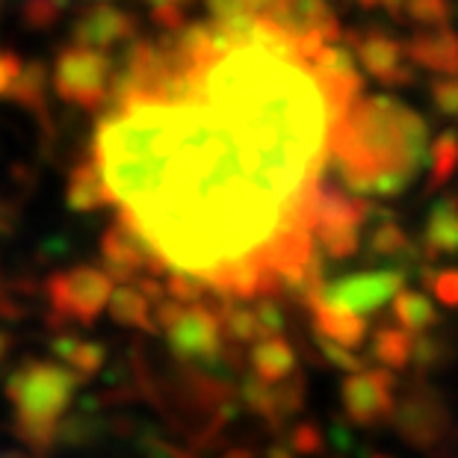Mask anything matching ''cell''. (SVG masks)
Returning a JSON list of instances; mask_svg holds the SVG:
<instances>
[{
    "label": "cell",
    "mask_w": 458,
    "mask_h": 458,
    "mask_svg": "<svg viewBox=\"0 0 458 458\" xmlns=\"http://www.w3.org/2000/svg\"><path fill=\"white\" fill-rule=\"evenodd\" d=\"M86 157L115 219L172 276L233 301L319 278L310 216L323 174L204 98L165 45L131 47Z\"/></svg>",
    "instance_id": "obj_1"
},
{
    "label": "cell",
    "mask_w": 458,
    "mask_h": 458,
    "mask_svg": "<svg viewBox=\"0 0 458 458\" xmlns=\"http://www.w3.org/2000/svg\"><path fill=\"white\" fill-rule=\"evenodd\" d=\"M428 154L426 122L385 95L355 101L337 124L331 157L355 192L399 196L420 174Z\"/></svg>",
    "instance_id": "obj_2"
},
{
    "label": "cell",
    "mask_w": 458,
    "mask_h": 458,
    "mask_svg": "<svg viewBox=\"0 0 458 458\" xmlns=\"http://www.w3.org/2000/svg\"><path fill=\"white\" fill-rule=\"evenodd\" d=\"M154 394H157L160 411L178 420L192 441H208L210 435L219 432L228 417L231 391L216 376L204 373L199 367L181 364V369H174V376H169L165 382L157 378Z\"/></svg>",
    "instance_id": "obj_3"
},
{
    "label": "cell",
    "mask_w": 458,
    "mask_h": 458,
    "mask_svg": "<svg viewBox=\"0 0 458 458\" xmlns=\"http://www.w3.org/2000/svg\"><path fill=\"white\" fill-rule=\"evenodd\" d=\"M154 326L183 367H219L231 355L222 314L213 305H181L163 299L154 308Z\"/></svg>",
    "instance_id": "obj_4"
},
{
    "label": "cell",
    "mask_w": 458,
    "mask_h": 458,
    "mask_svg": "<svg viewBox=\"0 0 458 458\" xmlns=\"http://www.w3.org/2000/svg\"><path fill=\"white\" fill-rule=\"evenodd\" d=\"M68 399H72V378L63 367L33 364L15 378V403L27 441L36 446L54 441L56 420L68 408Z\"/></svg>",
    "instance_id": "obj_5"
},
{
    "label": "cell",
    "mask_w": 458,
    "mask_h": 458,
    "mask_svg": "<svg viewBox=\"0 0 458 458\" xmlns=\"http://www.w3.org/2000/svg\"><path fill=\"white\" fill-rule=\"evenodd\" d=\"M394 423L399 437L414 450H435L450 441L453 432L450 405L426 382H411L405 387L403 399L396 403Z\"/></svg>",
    "instance_id": "obj_6"
},
{
    "label": "cell",
    "mask_w": 458,
    "mask_h": 458,
    "mask_svg": "<svg viewBox=\"0 0 458 458\" xmlns=\"http://www.w3.org/2000/svg\"><path fill=\"white\" fill-rule=\"evenodd\" d=\"M113 81H115L113 63L104 51L72 45L56 60V72H54L56 92L65 101L86 106V110H98V106L110 104Z\"/></svg>",
    "instance_id": "obj_7"
},
{
    "label": "cell",
    "mask_w": 458,
    "mask_h": 458,
    "mask_svg": "<svg viewBox=\"0 0 458 458\" xmlns=\"http://www.w3.org/2000/svg\"><path fill=\"white\" fill-rule=\"evenodd\" d=\"M367 219V204L349 199L346 192L335 187H323L314 201L310 216V233L328 258L344 260L352 258L360 242V228Z\"/></svg>",
    "instance_id": "obj_8"
},
{
    "label": "cell",
    "mask_w": 458,
    "mask_h": 458,
    "mask_svg": "<svg viewBox=\"0 0 458 458\" xmlns=\"http://www.w3.org/2000/svg\"><path fill=\"white\" fill-rule=\"evenodd\" d=\"M405 290V269H367L352 272V276L337 278L335 284H326L319 301L344 314L360 317L373 314V310L385 308L387 301L394 305V299Z\"/></svg>",
    "instance_id": "obj_9"
},
{
    "label": "cell",
    "mask_w": 458,
    "mask_h": 458,
    "mask_svg": "<svg viewBox=\"0 0 458 458\" xmlns=\"http://www.w3.org/2000/svg\"><path fill=\"white\" fill-rule=\"evenodd\" d=\"M340 403L355 426L376 428L396 414V378L391 369H358L340 385Z\"/></svg>",
    "instance_id": "obj_10"
},
{
    "label": "cell",
    "mask_w": 458,
    "mask_h": 458,
    "mask_svg": "<svg viewBox=\"0 0 458 458\" xmlns=\"http://www.w3.org/2000/svg\"><path fill=\"white\" fill-rule=\"evenodd\" d=\"M352 51L358 56V63L364 65V72L369 77H376L385 86H408L414 83V63L408 56L405 45L394 38L385 30H360L352 33Z\"/></svg>",
    "instance_id": "obj_11"
},
{
    "label": "cell",
    "mask_w": 458,
    "mask_h": 458,
    "mask_svg": "<svg viewBox=\"0 0 458 458\" xmlns=\"http://www.w3.org/2000/svg\"><path fill=\"white\" fill-rule=\"evenodd\" d=\"M113 299V278L104 269H72L54 281V301L63 308V314L77 317L89 323L110 305Z\"/></svg>",
    "instance_id": "obj_12"
},
{
    "label": "cell",
    "mask_w": 458,
    "mask_h": 458,
    "mask_svg": "<svg viewBox=\"0 0 458 458\" xmlns=\"http://www.w3.org/2000/svg\"><path fill=\"white\" fill-rule=\"evenodd\" d=\"M136 33L133 18L124 9H115L110 4H98L89 9L74 27V45L92 47V51H106V47L128 42Z\"/></svg>",
    "instance_id": "obj_13"
},
{
    "label": "cell",
    "mask_w": 458,
    "mask_h": 458,
    "mask_svg": "<svg viewBox=\"0 0 458 458\" xmlns=\"http://www.w3.org/2000/svg\"><path fill=\"white\" fill-rule=\"evenodd\" d=\"M405 51L414 65L441 77H458V33L453 27L444 30H417L405 42Z\"/></svg>",
    "instance_id": "obj_14"
},
{
    "label": "cell",
    "mask_w": 458,
    "mask_h": 458,
    "mask_svg": "<svg viewBox=\"0 0 458 458\" xmlns=\"http://www.w3.org/2000/svg\"><path fill=\"white\" fill-rule=\"evenodd\" d=\"M308 308H310V323H314L319 340L346 349V352H358V349L367 344V323L360 317L328 308L319 299L310 301Z\"/></svg>",
    "instance_id": "obj_15"
},
{
    "label": "cell",
    "mask_w": 458,
    "mask_h": 458,
    "mask_svg": "<svg viewBox=\"0 0 458 458\" xmlns=\"http://www.w3.org/2000/svg\"><path fill=\"white\" fill-rule=\"evenodd\" d=\"M249 364H251L255 378L263 385H284L287 378H293L299 373L296 369V364H299L296 349L287 337H281V335L258 340V344L249 349Z\"/></svg>",
    "instance_id": "obj_16"
},
{
    "label": "cell",
    "mask_w": 458,
    "mask_h": 458,
    "mask_svg": "<svg viewBox=\"0 0 458 458\" xmlns=\"http://www.w3.org/2000/svg\"><path fill=\"white\" fill-rule=\"evenodd\" d=\"M420 249L428 260L458 255V199H444L435 204L423 222Z\"/></svg>",
    "instance_id": "obj_17"
},
{
    "label": "cell",
    "mask_w": 458,
    "mask_h": 458,
    "mask_svg": "<svg viewBox=\"0 0 458 458\" xmlns=\"http://www.w3.org/2000/svg\"><path fill=\"white\" fill-rule=\"evenodd\" d=\"M68 201L77 210H101V208H113L110 192H106L104 181L95 163L86 157L74 165L72 178H68Z\"/></svg>",
    "instance_id": "obj_18"
},
{
    "label": "cell",
    "mask_w": 458,
    "mask_h": 458,
    "mask_svg": "<svg viewBox=\"0 0 458 458\" xmlns=\"http://www.w3.org/2000/svg\"><path fill=\"white\" fill-rule=\"evenodd\" d=\"M437 308L435 301L423 296V293H414V290H403L396 299H394V319L399 328H405L408 335H423L432 326H437Z\"/></svg>",
    "instance_id": "obj_19"
},
{
    "label": "cell",
    "mask_w": 458,
    "mask_h": 458,
    "mask_svg": "<svg viewBox=\"0 0 458 458\" xmlns=\"http://www.w3.org/2000/svg\"><path fill=\"white\" fill-rule=\"evenodd\" d=\"M414 335H408L405 328L385 326L373 335V358L394 373V369L408 367V360L414 358Z\"/></svg>",
    "instance_id": "obj_20"
},
{
    "label": "cell",
    "mask_w": 458,
    "mask_h": 458,
    "mask_svg": "<svg viewBox=\"0 0 458 458\" xmlns=\"http://www.w3.org/2000/svg\"><path fill=\"white\" fill-rule=\"evenodd\" d=\"M110 314L115 323L136 326V328H157L154 326V301L142 293L140 287H122L110 299Z\"/></svg>",
    "instance_id": "obj_21"
},
{
    "label": "cell",
    "mask_w": 458,
    "mask_h": 458,
    "mask_svg": "<svg viewBox=\"0 0 458 458\" xmlns=\"http://www.w3.org/2000/svg\"><path fill=\"white\" fill-rule=\"evenodd\" d=\"M428 163H432V174H428V190H437L441 183L453 178L458 169V133L444 131L428 148Z\"/></svg>",
    "instance_id": "obj_22"
},
{
    "label": "cell",
    "mask_w": 458,
    "mask_h": 458,
    "mask_svg": "<svg viewBox=\"0 0 458 458\" xmlns=\"http://www.w3.org/2000/svg\"><path fill=\"white\" fill-rule=\"evenodd\" d=\"M403 18L420 30H444L453 21V4L450 0H405Z\"/></svg>",
    "instance_id": "obj_23"
},
{
    "label": "cell",
    "mask_w": 458,
    "mask_h": 458,
    "mask_svg": "<svg viewBox=\"0 0 458 458\" xmlns=\"http://www.w3.org/2000/svg\"><path fill=\"white\" fill-rule=\"evenodd\" d=\"M278 0H208L213 21H240V18H267Z\"/></svg>",
    "instance_id": "obj_24"
},
{
    "label": "cell",
    "mask_w": 458,
    "mask_h": 458,
    "mask_svg": "<svg viewBox=\"0 0 458 458\" xmlns=\"http://www.w3.org/2000/svg\"><path fill=\"white\" fill-rule=\"evenodd\" d=\"M369 249H373V255L378 258H403L411 251V240H408V233L399 225L385 222V225L376 228L373 237H369Z\"/></svg>",
    "instance_id": "obj_25"
},
{
    "label": "cell",
    "mask_w": 458,
    "mask_h": 458,
    "mask_svg": "<svg viewBox=\"0 0 458 458\" xmlns=\"http://www.w3.org/2000/svg\"><path fill=\"white\" fill-rule=\"evenodd\" d=\"M423 284L441 305L458 308V269H426Z\"/></svg>",
    "instance_id": "obj_26"
},
{
    "label": "cell",
    "mask_w": 458,
    "mask_h": 458,
    "mask_svg": "<svg viewBox=\"0 0 458 458\" xmlns=\"http://www.w3.org/2000/svg\"><path fill=\"white\" fill-rule=\"evenodd\" d=\"M428 95L444 115H458V77H435Z\"/></svg>",
    "instance_id": "obj_27"
},
{
    "label": "cell",
    "mask_w": 458,
    "mask_h": 458,
    "mask_svg": "<svg viewBox=\"0 0 458 458\" xmlns=\"http://www.w3.org/2000/svg\"><path fill=\"white\" fill-rule=\"evenodd\" d=\"M290 446H293L296 453H319V446H323V432L310 423H299L293 428V435H290Z\"/></svg>",
    "instance_id": "obj_28"
},
{
    "label": "cell",
    "mask_w": 458,
    "mask_h": 458,
    "mask_svg": "<svg viewBox=\"0 0 458 458\" xmlns=\"http://www.w3.org/2000/svg\"><path fill=\"white\" fill-rule=\"evenodd\" d=\"M151 6H154V18H157L163 27H169V30H178L183 18L178 13H172V0H151Z\"/></svg>",
    "instance_id": "obj_29"
},
{
    "label": "cell",
    "mask_w": 458,
    "mask_h": 458,
    "mask_svg": "<svg viewBox=\"0 0 458 458\" xmlns=\"http://www.w3.org/2000/svg\"><path fill=\"white\" fill-rule=\"evenodd\" d=\"M360 6H369V9H387L394 15H403V6L405 0H358Z\"/></svg>",
    "instance_id": "obj_30"
},
{
    "label": "cell",
    "mask_w": 458,
    "mask_h": 458,
    "mask_svg": "<svg viewBox=\"0 0 458 458\" xmlns=\"http://www.w3.org/2000/svg\"><path fill=\"white\" fill-rule=\"evenodd\" d=\"M263 458H296V455H293V450H290V446H272V450L263 455Z\"/></svg>",
    "instance_id": "obj_31"
},
{
    "label": "cell",
    "mask_w": 458,
    "mask_h": 458,
    "mask_svg": "<svg viewBox=\"0 0 458 458\" xmlns=\"http://www.w3.org/2000/svg\"><path fill=\"white\" fill-rule=\"evenodd\" d=\"M219 458H255V453H249V450H242V446H237V450H228L225 455H219Z\"/></svg>",
    "instance_id": "obj_32"
},
{
    "label": "cell",
    "mask_w": 458,
    "mask_h": 458,
    "mask_svg": "<svg viewBox=\"0 0 458 458\" xmlns=\"http://www.w3.org/2000/svg\"><path fill=\"white\" fill-rule=\"evenodd\" d=\"M446 444H453V446H446V453H444V458H458V432L450 437Z\"/></svg>",
    "instance_id": "obj_33"
},
{
    "label": "cell",
    "mask_w": 458,
    "mask_h": 458,
    "mask_svg": "<svg viewBox=\"0 0 458 458\" xmlns=\"http://www.w3.org/2000/svg\"><path fill=\"white\" fill-rule=\"evenodd\" d=\"M0 458H9V455H0Z\"/></svg>",
    "instance_id": "obj_34"
}]
</instances>
